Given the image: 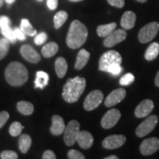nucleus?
I'll return each mask as SVG.
<instances>
[{
	"mask_svg": "<svg viewBox=\"0 0 159 159\" xmlns=\"http://www.w3.org/2000/svg\"><path fill=\"white\" fill-rule=\"evenodd\" d=\"M86 86V80L84 77H75L70 78L65 83L63 88L62 97L68 103H74L78 100Z\"/></svg>",
	"mask_w": 159,
	"mask_h": 159,
	"instance_id": "obj_1",
	"label": "nucleus"
},
{
	"mask_svg": "<svg viewBox=\"0 0 159 159\" xmlns=\"http://www.w3.org/2000/svg\"><path fill=\"white\" fill-rule=\"evenodd\" d=\"M88 37V30L85 25L78 20L71 23L66 37V44L69 48L78 49L84 44Z\"/></svg>",
	"mask_w": 159,
	"mask_h": 159,
	"instance_id": "obj_2",
	"label": "nucleus"
},
{
	"mask_svg": "<svg viewBox=\"0 0 159 159\" xmlns=\"http://www.w3.org/2000/svg\"><path fill=\"white\" fill-rule=\"evenodd\" d=\"M5 77L7 83L12 86H21L28 79V71L22 63L13 61L5 69Z\"/></svg>",
	"mask_w": 159,
	"mask_h": 159,
	"instance_id": "obj_3",
	"label": "nucleus"
},
{
	"mask_svg": "<svg viewBox=\"0 0 159 159\" xmlns=\"http://www.w3.org/2000/svg\"><path fill=\"white\" fill-rule=\"evenodd\" d=\"M122 58L121 55L118 52L114 50H110L106 52L101 56L99 62V69L100 71H105L108 67L114 63H119L121 64Z\"/></svg>",
	"mask_w": 159,
	"mask_h": 159,
	"instance_id": "obj_4",
	"label": "nucleus"
},
{
	"mask_svg": "<svg viewBox=\"0 0 159 159\" xmlns=\"http://www.w3.org/2000/svg\"><path fill=\"white\" fill-rule=\"evenodd\" d=\"M159 30V23L156 21L146 25L139 30L138 38L142 43L150 42L156 36Z\"/></svg>",
	"mask_w": 159,
	"mask_h": 159,
	"instance_id": "obj_5",
	"label": "nucleus"
},
{
	"mask_svg": "<svg viewBox=\"0 0 159 159\" xmlns=\"http://www.w3.org/2000/svg\"><path fill=\"white\" fill-rule=\"evenodd\" d=\"M80 133V124L77 120H71L68 123L64 130L65 144L67 146H72L77 142V136Z\"/></svg>",
	"mask_w": 159,
	"mask_h": 159,
	"instance_id": "obj_6",
	"label": "nucleus"
},
{
	"mask_svg": "<svg viewBox=\"0 0 159 159\" xmlns=\"http://www.w3.org/2000/svg\"><path fill=\"white\" fill-rule=\"evenodd\" d=\"M156 115H151L139 125L136 130V134L139 137H144L154 130L158 123Z\"/></svg>",
	"mask_w": 159,
	"mask_h": 159,
	"instance_id": "obj_7",
	"label": "nucleus"
},
{
	"mask_svg": "<svg viewBox=\"0 0 159 159\" xmlns=\"http://www.w3.org/2000/svg\"><path fill=\"white\" fill-rule=\"evenodd\" d=\"M104 98L103 93L99 90H94L89 93L83 102V108L86 111H93L101 104Z\"/></svg>",
	"mask_w": 159,
	"mask_h": 159,
	"instance_id": "obj_8",
	"label": "nucleus"
},
{
	"mask_svg": "<svg viewBox=\"0 0 159 159\" xmlns=\"http://www.w3.org/2000/svg\"><path fill=\"white\" fill-rule=\"evenodd\" d=\"M120 117L121 113L118 109H111L103 116L101 120V125L105 129L112 128L117 124Z\"/></svg>",
	"mask_w": 159,
	"mask_h": 159,
	"instance_id": "obj_9",
	"label": "nucleus"
},
{
	"mask_svg": "<svg viewBox=\"0 0 159 159\" xmlns=\"http://www.w3.org/2000/svg\"><path fill=\"white\" fill-rule=\"evenodd\" d=\"M126 37L127 32L125 29L115 30L110 35L105 37L103 41V44L106 47H112L124 41Z\"/></svg>",
	"mask_w": 159,
	"mask_h": 159,
	"instance_id": "obj_10",
	"label": "nucleus"
},
{
	"mask_svg": "<svg viewBox=\"0 0 159 159\" xmlns=\"http://www.w3.org/2000/svg\"><path fill=\"white\" fill-rule=\"evenodd\" d=\"M159 149V139L152 137L145 139L140 145V151L144 156L155 153Z\"/></svg>",
	"mask_w": 159,
	"mask_h": 159,
	"instance_id": "obj_11",
	"label": "nucleus"
},
{
	"mask_svg": "<svg viewBox=\"0 0 159 159\" xmlns=\"http://www.w3.org/2000/svg\"><path fill=\"white\" fill-rule=\"evenodd\" d=\"M125 141L126 138L123 135H111L103 140L102 146L108 150H114L122 147L125 144Z\"/></svg>",
	"mask_w": 159,
	"mask_h": 159,
	"instance_id": "obj_12",
	"label": "nucleus"
},
{
	"mask_svg": "<svg viewBox=\"0 0 159 159\" xmlns=\"http://www.w3.org/2000/svg\"><path fill=\"white\" fill-rule=\"evenodd\" d=\"M126 96V91L124 89H115L106 97L105 100V106L110 108L122 102Z\"/></svg>",
	"mask_w": 159,
	"mask_h": 159,
	"instance_id": "obj_13",
	"label": "nucleus"
},
{
	"mask_svg": "<svg viewBox=\"0 0 159 159\" xmlns=\"http://www.w3.org/2000/svg\"><path fill=\"white\" fill-rule=\"evenodd\" d=\"M154 108V103L151 99H147L138 105L135 110V116L138 118L146 117L150 114Z\"/></svg>",
	"mask_w": 159,
	"mask_h": 159,
	"instance_id": "obj_14",
	"label": "nucleus"
},
{
	"mask_svg": "<svg viewBox=\"0 0 159 159\" xmlns=\"http://www.w3.org/2000/svg\"><path fill=\"white\" fill-rule=\"evenodd\" d=\"M21 56L28 62L36 63L41 61V56L30 45L25 44L20 49Z\"/></svg>",
	"mask_w": 159,
	"mask_h": 159,
	"instance_id": "obj_15",
	"label": "nucleus"
},
{
	"mask_svg": "<svg viewBox=\"0 0 159 159\" xmlns=\"http://www.w3.org/2000/svg\"><path fill=\"white\" fill-rule=\"evenodd\" d=\"M77 142L79 146L83 149H89L94 143V137L88 131H80Z\"/></svg>",
	"mask_w": 159,
	"mask_h": 159,
	"instance_id": "obj_16",
	"label": "nucleus"
},
{
	"mask_svg": "<svg viewBox=\"0 0 159 159\" xmlns=\"http://www.w3.org/2000/svg\"><path fill=\"white\" fill-rule=\"evenodd\" d=\"M52 125L50 128V132L54 136H59L64 132L66 126L64 121L61 116L58 115H54L52 118Z\"/></svg>",
	"mask_w": 159,
	"mask_h": 159,
	"instance_id": "obj_17",
	"label": "nucleus"
},
{
	"mask_svg": "<svg viewBox=\"0 0 159 159\" xmlns=\"http://www.w3.org/2000/svg\"><path fill=\"white\" fill-rule=\"evenodd\" d=\"M136 15L133 11H126L121 19V26L125 30H130L135 26Z\"/></svg>",
	"mask_w": 159,
	"mask_h": 159,
	"instance_id": "obj_18",
	"label": "nucleus"
},
{
	"mask_svg": "<svg viewBox=\"0 0 159 159\" xmlns=\"http://www.w3.org/2000/svg\"><path fill=\"white\" fill-rule=\"evenodd\" d=\"M89 57H90V53L88 51H86L84 49H80L77 55L76 62L75 64V69L81 70L87 64Z\"/></svg>",
	"mask_w": 159,
	"mask_h": 159,
	"instance_id": "obj_19",
	"label": "nucleus"
},
{
	"mask_svg": "<svg viewBox=\"0 0 159 159\" xmlns=\"http://www.w3.org/2000/svg\"><path fill=\"white\" fill-rule=\"evenodd\" d=\"M55 68L56 74L59 78H63L66 74L67 68H68V65L65 58L62 57H57L55 61Z\"/></svg>",
	"mask_w": 159,
	"mask_h": 159,
	"instance_id": "obj_20",
	"label": "nucleus"
},
{
	"mask_svg": "<svg viewBox=\"0 0 159 159\" xmlns=\"http://www.w3.org/2000/svg\"><path fill=\"white\" fill-rule=\"evenodd\" d=\"M116 23L112 22L110 24H107V25H99L97 28V35L99 37L105 38L110 35L113 31L116 30Z\"/></svg>",
	"mask_w": 159,
	"mask_h": 159,
	"instance_id": "obj_21",
	"label": "nucleus"
},
{
	"mask_svg": "<svg viewBox=\"0 0 159 159\" xmlns=\"http://www.w3.org/2000/svg\"><path fill=\"white\" fill-rule=\"evenodd\" d=\"M49 75L47 72L43 71H39L36 72V78L35 80V88L43 89L48 84Z\"/></svg>",
	"mask_w": 159,
	"mask_h": 159,
	"instance_id": "obj_22",
	"label": "nucleus"
},
{
	"mask_svg": "<svg viewBox=\"0 0 159 159\" xmlns=\"http://www.w3.org/2000/svg\"><path fill=\"white\" fill-rule=\"evenodd\" d=\"M159 54V43L154 42L149 46L145 52L144 57L147 61H152L157 57Z\"/></svg>",
	"mask_w": 159,
	"mask_h": 159,
	"instance_id": "obj_23",
	"label": "nucleus"
},
{
	"mask_svg": "<svg viewBox=\"0 0 159 159\" xmlns=\"http://www.w3.org/2000/svg\"><path fill=\"white\" fill-rule=\"evenodd\" d=\"M58 45L55 42H49L47 43L42 48L41 53L45 57H51L56 54L58 51Z\"/></svg>",
	"mask_w": 159,
	"mask_h": 159,
	"instance_id": "obj_24",
	"label": "nucleus"
},
{
	"mask_svg": "<svg viewBox=\"0 0 159 159\" xmlns=\"http://www.w3.org/2000/svg\"><path fill=\"white\" fill-rule=\"evenodd\" d=\"M17 110L23 115H31L34 111V106L27 101H20L17 103Z\"/></svg>",
	"mask_w": 159,
	"mask_h": 159,
	"instance_id": "obj_25",
	"label": "nucleus"
},
{
	"mask_svg": "<svg viewBox=\"0 0 159 159\" xmlns=\"http://www.w3.org/2000/svg\"><path fill=\"white\" fill-rule=\"evenodd\" d=\"M32 139L29 135L22 134L19 140V147L22 153H26L30 148Z\"/></svg>",
	"mask_w": 159,
	"mask_h": 159,
	"instance_id": "obj_26",
	"label": "nucleus"
},
{
	"mask_svg": "<svg viewBox=\"0 0 159 159\" xmlns=\"http://www.w3.org/2000/svg\"><path fill=\"white\" fill-rule=\"evenodd\" d=\"M20 28L25 35H29V36H34L37 33L36 30L32 26L28 19H23L21 20Z\"/></svg>",
	"mask_w": 159,
	"mask_h": 159,
	"instance_id": "obj_27",
	"label": "nucleus"
},
{
	"mask_svg": "<svg viewBox=\"0 0 159 159\" xmlns=\"http://www.w3.org/2000/svg\"><path fill=\"white\" fill-rule=\"evenodd\" d=\"M68 19V13L64 11L57 12L54 16V25L55 29H59Z\"/></svg>",
	"mask_w": 159,
	"mask_h": 159,
	"instance_id": "obj_28",
	"label": "nucleus"
},
{
	"mask_svg": "<svg viewBox=\"0 0 159 159\" xmlns=\"http://www.w3.org/2000/svg\"><path fill=\"white\" fill-rule=\"evenodd\" d=\"M1 29V33L5 38H6L9 41L12 43H14L16 41V37L15 35L14 29H12L11 26H7V27H2Z\"/></svg>",
	"mask_w": 159,
	"mask_h": 159,
	"instance_id": "obj_29",
	"label": "nucleus"
},
{
	"mask_svg": "<svg viewBox=\"0 0 159 159\" xmlns=\"http://www.w3.org/2000/svg\"><path fill=\"white\" fill-rule=\"evenodd\" d=\"M10 49V41L6 38L0 37V60L7 55Z\"/></svg>",
	"mask_w": 159,
	"mask_h": 159,
	"instance_id": "obj_30",
	"label": "nucleus"
},
{
	"mask_svg": "<svg viewBox=\"0 0 159 159\" xmlns=\"http://www.w3.org/2000/svg\"><path fill=\"white\" fill-rule=\"evenodd\" d=\"M24 129V126L19 122H14L12 123L9 128V133L11 136L16 137L21 134V131Z\"/></svg>",
	"mask_w": 159,
	"mask_h": 159,
	"instance_id": "obj_31",
	"label": "nucleus"
},
{
	"mask_svg": "<svg viewBox=\"0 0 159 159\" xmlns=\"http://www.w3.org/2000/svg\"><path fill=\"white\" fill-rule=\"evenodd\" d=\"M135 77L132 73H127L121 77L119 83L122 85H129L134 81Z\"/></svg>",
	"mask_w": 159,
	"mask_h": 159,
	"instance_id": "obj_32",
	"label": "nucleus"
},
{
	"mask_svg": "<svg viewBox=\"0 0 159 159\" xmlns=\"http://www.w3.org/2000/svg\"><path fill=\"white\" fill-rule=\"evenodd\" d=\"M122 67L119 63H114L108 67L106 72L110 73L113 75H119L122 71Z\"/></svg>",
	"mask_w": 159,
	"mask_h": 159,
	"instance_id": "obj_33",
	"label": "nucleus"
},
{
	"mask_svg": "<svg viewBox=\"0 0 159 159\" xmlns=\"http://www.w3.org/2000/svg\"><path fill=\"white\" fill-rule=\"evenodd\" d=\"M0 158L2 159H17L18 154L14 151L4 150L0 154Z\"/></svg>",
	"mask_w": 159,
	"mask_h": 159,
	"instance_id": "obj_34",
	"label": "nucleus"
},
{
	"mask_svg": "<svg viewBox=\"0 0 159 159\" xmlns=\"http://www.w3.org/2000/svg\"><path fill=\"white\" fill-rule=\"evenodd\" d=\"M67 156L70 159H85L84 155L76 150H69L67 153Z\"/></svg>",
	"mask_w": 159,
	"mask_h": 159,
	"instance_id": "obj_35",
	"label": "nucleus"
},
{
	"mask_svg": "<svg viewBox=\"0 0 159 159\" xmlns=\"http://www.w3.org/2000/svg\"><path fill=\"white\" fill-rule=\"evenodd\" d=\"M47 39V35L45 33H41L38 34L35 37L34 42L36 45H41L46 42Z\"/></svg>",
	"mask_w": 159,
	"mask_h": 159,
	"instance_id": "obj_36",
	"label": "nucleus"
},
{
	"mask_svg": "<svg viewBox=\"0 0 159 159\" xmlns=\"http://www.w3.org/2000/svg\"><path fill=\"white\" fill-rule=\"evenodd\" d=\"M10 117L9 113L7 111H3L0 112V128H2L6 124Z\"/></svg>",
	"mask_w": 159,
	"mask_h": 159,
	"instance_id": "obj_37",
	"label": "nucleus"
},
{
	"mask_svg": "<svg viewBox=\"0 0 159 159\" xmlns=\"http://www.w3.org/2000/svg\"><path fill=\"white\" fill-rule=\"evenodd\" d=\"M7 26H11V19L6 16H0V28L7 27Z\"/></svg>",
	"mask_w": 159,
	"mask_h": 159,
	"instance_id": "obj_38",
	"label": "nucleus"
},
{
	"mask_svg": "<svg viewBox=\"0 0 159 159\" xmlns=\"http://www.w3.org/2000/svg\"><path fill=\"white\" fill-rule=\"evenodd\" d=\"M107 1L111 5L118 8H122L125 5V0H107Z\"/></svg>",
	"mask_w": 159,
	"mask_h": 159,
	"instance_id": "obj_39",
	"label": "nucleus"
},
{
	"mask_svg": "<svg viewBox=\"0 0 159 159\" xmlns=\"http://www.w3.org/2000/svg\"><path fill=\"white\" fill-rule=\"evenodd\" d=\"M14 33L17 39L20 40V41H25V34L23 33L21 28L19 27H16L14 29Z\"/></svg>",
	"mask_w": 159,
	"mask_h": 159,
	"instance_id": "obj_40",
	"label": "nucleus"
},
{
	"mask_svg": "<svg viewBox=\"0 0 159 159\" xmlns=\"http://www.w3.org/2000/svg\"><path fill=\"white\" fill-rule=\"evenodd\" d=\"M47 5L49 9L53 11L57 8V5H58V0H47Z\"/></svg>",
	"mask_w": 159,
	"mask_h": 159,
	"instance_id": "obj_41",
	"label": "nucleus"
},
{
	"mask_svg": "<svg viewBox=\"0 0 159 159\" xmlns=\"http://www.w3.org/2000/svg\"><path fill=\"white\" fill-rule=\"evenodd\" d=\"M43 159H55L56 156L55 154L52 150H46L43 153Z\"/></svg>",
	"mask_w": 159,
	"mask_h": 159,
	"instance_id": "obj_42",
	"label": "nucleus"
},
{
	"mask_svg": "<svg viewBox=\"0 0 159 159\" xmlns=\"http://www.w3.org/2000/svg\"><path fill=\"white\" fill-rule=\"evenodd\" d=\"M155 84H156V86L159 87V70L156 75V79H155Z\"/></svg>",
	"mask_w": 159,
	"mask_h": 159,
	"instance_id": "obj_43",
	"label": "nucleus"
},
{
	"mask_svg": "<svg viewBox=\"0 0 159 159\" xmlns=\"http://www.w3.org/2000/svg\"><path fill=\"white\" fill-rule=\"evenodd\" d=\"M119 158L116 156H110L108 157H106V158H105V159H118Z\"/></svg>",
	"mask_w": 159,
	"mask_h": 159,
	"instance_id": "obj_44",
	"label": "nucleus"
},
{
	"mask_svg": "<svg viewBox=\"0 0 159 159\" xmlns=\"http://www.w3.org/2000/svg\"><path fill=\"white\" fill-rule=\"evenodd\" d=\"M6 3H7L8 5H11V4H13L14 2H16V0H5Z\"/></svg>",
	"mask_w": 159,
	"mask_h": 159,
	"instance_id": "obj_45",
	"label": "nucleus"
},
{
	"mask_svg": "<svg viewBox=\"0 0 159 159\" xmlns=\"http://www.w3.org/2000/svg\"><path fill=\"white\" fill-rule=\"evenodd\" d=\"M5 0H0V8H1L2 7L3 4H4V2H5Z\"/></svg>",
	"mask_w": 159,
	"mask_h": 159,
	"instance_id": "obj_46",
	"label": "nucleus"
},
{
	"mask_svg": "<svg viewBox=\"0 0 159 159\" xmlns=\"http://www.w3.org/2000/svg\"><path fill=\"white\" fill-rule=\"evenodd\" d=\"M137 2H141V3H144L145 2H147V0H136Z\"/></svg>",
	"mask_w": 159,
	"mask_h": 159,
	"instance_id": "obj_47",
	"label": "nucleus"
},
{
	"mask_svg": "<svg viewBox=\"0 0 159 159\" xmlns=\"http://www.w3.org/2000/svg\"><path fill=\"white\" fill-rule=\"evenodd\" d=\"M69 1L74 2H81V1H83V0H69Z\"/></svg>",
	"mask_w": 159,
	"mask_h": 159,
	"instance_id": "obj_48",
	"label": "nucleus"
},
{
	"mask_svg": "<svg viewBox=\"0 0 159 159\" xmlns=\"http://www.w3.org/2000/svg\"><path fill=\"white\" fill-rule=\"evenodd\" d=\"M39 1H42V0H39Z\"/></svg>",
	"mask_w": 159,
	"mask_h": 159,
	"instance_id": "obj_49",
	"label": "nucleus"
}]
</instances>
